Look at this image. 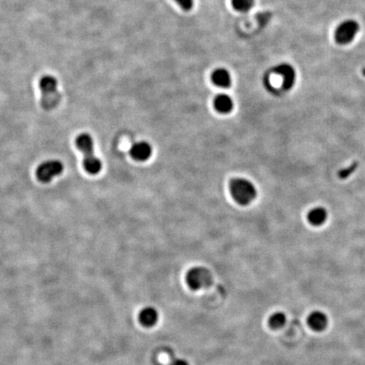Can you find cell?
Masks as SVG:
<instances>
[{
	"label": "cell",
	"instance_id": "10",
	"mask_svg": "<svg viewBox=\"0 0 365 365\" xmlns=\"http://www.w3.org/2000/svg\"><path fill=\"white\" fill-rule=\"evenodd\" d=\"M214 108L218 113L227 115L234 109V101L227 94H220L214 99Z\"/></svg>",
	"mask_w": 365,
	"mask_h": 365
},
{
	"label": "cell",
	"instance_id": "11",
	"mask_svg": "<svg viewBox=\"0 0 365 365\" xmlns=\"http://www.w3.org/2000/svg\"><path fill=\"white\" fill-rule=\"evenodd\" d=\"M139 321L142 326L151 327L158 321V313L152 307H145L139 312Z\"/></svg>",
	"mask_w": 365,
	"mask_h": 365
},
{
	"label": "cell",
	"instance_id": "17",
	"mask_svg": "<svg viewBox=\"0 0 365 365\" xmlns=\"http://www.w3.org/2000/svg\"><path fill=\"white\" fill-rule=\"evenodd\" d=\"M175 2L184 10H190L194 6V0H175Z\"/></svg>",
	"mask_w": 365,
	"mask_h": 365
},
{
	"label": "cell",
	"instance_id": "19",
	"mask_svg": "<svg viewBox=\"0 0 365 365\" xmlns=\"http://www.w3.org/2000/svg\"><path fill=\"white\" fill-rule=\"evenodd\" d=\"M363 73H364V76H365V69H364V71H363Z\"/></svg>",
	"mask_w": 365,
	"mask_h": 365
},
{
	"label": "cell",
	"instance_id": "5",
	"mask_svg": "<svg viewBox=\"0 0 365 365\" xmlns=\"http://www.w3.org/2000/svg\"><path fill=\"white\" fill-rule=\"evenodd\" d=\"M360 25L354 20H344L335 31V39L338 44L348 45L354 41L360 31Z\"/></svg>",
	"mask_w": 365,
	"mask_h": 365
},
{
	"label": "cell",
	"instance_id": "13",
	"mask_svg": "<svg viewBox=\"0 0 365 365\" xmlns=\"http://www.w3.org/2000/svg\"><path fill=\"white\" fill-rule=\"evenodd\" d=\"M326 218H327L326 211L321 207L314 208L308 213V220L310 224H312L314 226H321L326 222Z\"/></svg>",
	"mask_w": 365,
	"mask_h": 365
},
{
	"label": "cell",
	"instance_id": "1",
	"mask_svg": "<svg viewBox=\"0 0 365 365\" xmlns=\"http://www.w3.org/2000/svg\"><path fill=\"white\" fill-rule=\"evenodd\" d=\"M76 146L83 153V166L90 174H98L102 170V162L94 154V142L89 134H79L76 139Z\"/></svg>",
	"mask_w": 365,
	"mask_h": 365
},
{
	"label": "cell",
	"instance_id": "8",
	"mask_svg": "<svg viewBox=\"0 0 365 365\" xmlns=\"http://www.w3.org/2000/svg\"><path fill=\"white\" fill-rule=\"evenodd\" d=\"M151 153L152 148L145 141L135 143L130 148V156L138 162H145L151 157Z\"/></svg>",
	"mask_w": 365,
	"mask_h": 365
},
{
	"label": "cell",
	"instance_id": "12",
	"mask_svg": "<svg viewBox=\"0 0 365 365\" xmlns=\"http://www.w3.org/2000/svg\"><path fill=\"white\" fill-rule=\"evenodd\" d=\"M212 78L213 83L218 87H222V88H228V87H231V75L226 69H218L215 70L212 74Z\"/></svg>",
	"mask_w": 365,
	"mask_h": 365
},
{
	"label": "cell",
	"instance_id": "15",
	"mask_svg": "<svg viewBox=\"0 0 365 365\" xmlns=\"http://www.w3.org/2000/svg\"><path fill=\"white\" fill-rule=\"evenodd\" d=\"M234 8L240 12H247L254 5V0H232Z\"/></svg>",
	"mask_w": 365,
	"mask_h": 365
},
{
	"label": "cell",
	"instance_id": "14",
	"mask_svg": "<svg viewBox=\"0 0 365 365\" xmlns=\"http://www.w3.org/2000/svg\"><path fill=\"white\" fill-rule=\"evenodd\" d=\"M287 321V317L282 312H276L270 315L269 318V326L273 329H278L284 326Z\"/></svg>",
	"mask_w": 365,
	"mask_h": 365
},
{
	"label": "cell",
	"instance_id": "3",
	"mask_svg": "<svg viewBox=\"0 0 365 365\" xmlns=\"http://www.w3.org/2000/svg\"><path fill=\"white\" fill-rule=\"evenodd\" d=\"M232 197L241 206H248L256 198L257 190L252 182L243 178H236L230 183Z\"/></svg>",
	"mask_w": 365,
	"mask_h": 365
},
{
	"label": "cell",
	"instance_id": "16",
	"mask_svg": "<svg viewBox=\"0 0 365 365\" xmlns=\"http://www.w3.org/2000/svg\"><path fill=\"white\" fill-rule=\"evenodd\" d=\"M358 166H359V164H358L357 162H354V163L350 165L349 167H346V168L342 169V170L338 173V177H339L341 179H348L349 176L351 175L352 173H354V172H355Z\"/></svg>",
	"mask_w": 365,
	"mask_h": 365
},
{
	"label": "cell",
	"instance_id": "6",
	"mask_svg": "<svg viewBox=\"0 0 365 365\" xmlns=\"http://www.w3.org/2000/svg\"><path fill=\"white\" fill-rule=\"evenodd\" d=\"M64 171V165L58 160H49L42 162L37 167L36 175L40 182L44 184L49 183L56 176L61 174Z\"/></svg>",
	"mask_w": 365,
	"mask_h": 365
},
{
	"label": "cell",
	"instance_id": "9",
	"mask_svg": "<svg viewBox=\"0 0 365 365\" xmlns=\"http://www.w3.org/2000/svg\"><path fill=\"white\" fill-rule=\"evenodd\" d=\"M328 319L323 312L314 311L308 317V324L311 329L315 332H321L326 329Z\"/></svg>",
	"mask_w": 365,
	"mask_h": 365
},
{
	"label": "cell",
	"instance_id": "2",
	"mask_svg": "<svg viewBox=\"0 0 365 365\" xmlns=\"http://www.w3.org/2000/svg\"><path fill=\"white\" fill-rule=\"evenodd\" d=\"M39 88L42 94L41 106L45 110H53L61 101V94L58 89V81L52 76H42L39 81Z\"/></svg>",
	"mask_w": 365,
	"mask_h": 365
},
{
	"label": "cell",
	"instance_id": "18",
	"mask_svg": "<svg viewBox=\"0 0 365 365\" xmlns=\"http://www.w3.org/2000/svg\"><path fill=\"white\" fill-rule=\"evenodd\" d=\"M169 365H189V364H188L186 360L178 359V360H173V362L171 363Z\"/></svg>",
	"mask_w": 365,
	"mask_h": 365
},
{
	"label": "cell",
	"instance_id": "4",
	"mask_svg": "<svg viewBox=\"0 0 365 365\" xmlns=\"http://www.w3.org/2000/svg\"><path fill=\"white\" fill-rule=\"evenodd\" d=\"M186 282L191 289L205 288L212 284V273L208 269L202 266L193 267L187 272Z\"/></svg>",
	"mask_w": 365,
	"mask_h": 365
},
{
	"label": "cell",
	"instance_id": "7",
	"mask_svg": "<svg viewBox=\"0 0 365 365\" xmlns=\"http://www.w3.org/2000/svg\"><path fill=\"white\" fill-rule=\"evenodd\" d=\"M274 71L282 78V89L289 91L293 88L296 81V71L291 64L287 63L278 64Z\"/></svg>",
	"mask_w": 365,
	"mask_h": 365
}]
</instances>
